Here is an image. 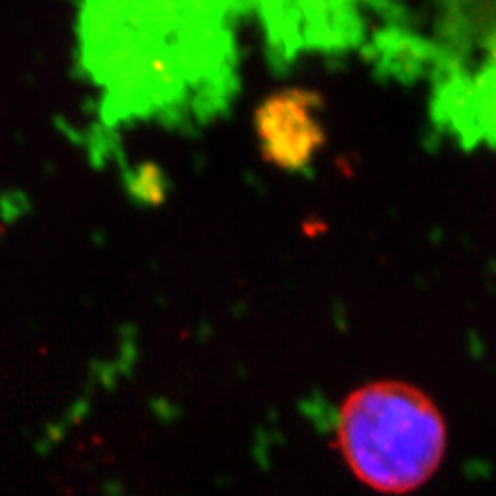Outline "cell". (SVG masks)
I'll list each match as a JSON object with an SVG mask.
<instances>
[{"label":"cell","instance_id":"cell-1","mask_svg":"<svg viewBox=\"0 0 496 496\" xmlns=\"http://www.w3.org/2000/svg\"><path fill=\"white\" fill-rule=\"evenodd\" d=\"M337 442L364 486L401 496L437 473L447 451V424L422 389L404 380H377L358 387L341 404Z\"/></svg>","mask_w":496,"mask_h":496},{"label":"cell","instance_id":"cell-2","mask_svg":"<svg viewBox=\"0 0 496 496\" xmlns=\"http://www.w3.org/2000/svg\"><path fill=\"white\" fill-rule=\"evenodd\" d=\"M255 135L269 166L304 170L327 143L321 95L302 87L271 93L255 112Z\"/></svg>","mask_w":496,"mask_h":496}]
</instances>
